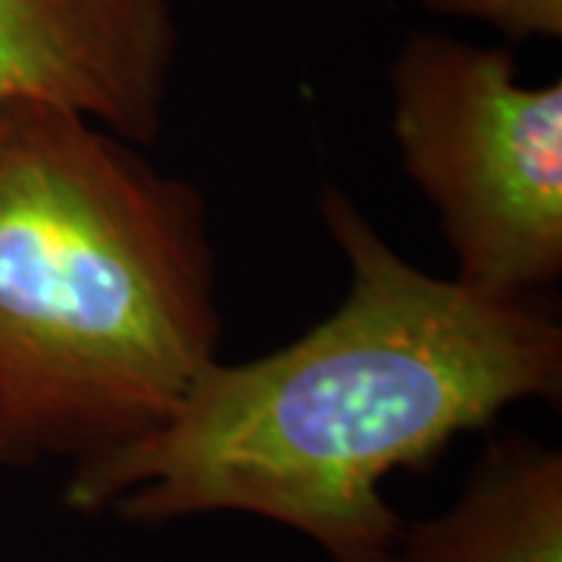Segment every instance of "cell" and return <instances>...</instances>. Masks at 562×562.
I'll list each match as a JSON object with an SVG mask.
<instances>
[{"label": "cell", "instance_id": "6da1fadb", "mask_svg": "<svg viewBox=\"0 0 562 562\" xmlns=\"http://www.w3.org/2000/svg\"><path fill=\"white\" fill-rule=\"evenodd\" d=\"M319 213L347 262L344 301L276 353L216 357L160 428L69 469L72 513L144 528L254 516L328 562H384L403 525L391 475L428 472L516 403L560 406L562 325L541 297L425 272L338 188Z\"/></svg>", "mask_w": 562, "mask_h": 562}, {"label": "cell", "instance_id": "7a4b0ae2", "mask_svg": "<svg viewBox=\"0 0 562 562\" xmlns=\"http://www.w3.org/2000/svg\"><path fill=\"white\" fill-rule=\"evenodd\" d=\"M206 201L79 113L0 116V469L98 462L216 360Z\"/></svg>", "mask_w": 562, "mask_h": 562}, {"label": "cell", "instance_id": "3957f363", "mask_svg": "<svg viewBox=\"0 0 562 562\" xmlns=\"http://www.w3.org/2000/svg\"><path fill=\"white\" fill-rule=\"evenodd\" d=\"M403 172L435 210L465 288L538 301L562 276V81L513 50L413 32L387 69Z\"/></svg>", "mask_w": 562, "mask_h": 562}, {"label": "cell", "instance_id": "277c9868", "mask_svg": "<svg viewBox=\"0 0 562 562\" xmlns=\"http://www.w3.org/2000/svg\"><path fill=\"white\" fill-rule=\"evenodd\" d=\"M179 41L172 0H0V116L60 106L150 147Z\"/></svg>", "mask_w": 562, "mask_h": 562}, {"label": "cell", "instance_id": "5b68a950", "mask_svg": "<svg viewBox=\"0 0 562 562\" xmlns=\"http://www.w3.org/2000/svg\"><path fill=\"white\" fill-rule=\"evenodd\" d=\"M384 562H562L560 447L487 438L457 501L403 522Z\"/></svg>", "mask_w": 562, "mask_h": 562}, {"label": "cell", "instance_id": "8992f818", "mask_svg": "<svg viewBox=\"0 0 562 562\" xmlns=\"http://www.w3.org/2000/svg\"><path fill=\"white\" fill-rule=\"evenodd\" d=\"M416 3L435 16L491 25L509 41L562 38V0H416Z\"/></svg>", "mask_w": 562, "mask_h": 562}, {"label": "cell", "instance_id": "52a82bcc", "mask_svg": "<svg viewBox=\"0 0 562 562\" xmlns=\"http://www.w3.org/2000/svg\"><path fill=\"white\" fill-rule=\"evenodd\" d=\"M0 562H7V553H3V535H0Z\"/></svg>", "mask_w": 562, "mask_h": 562}]
</instances>
